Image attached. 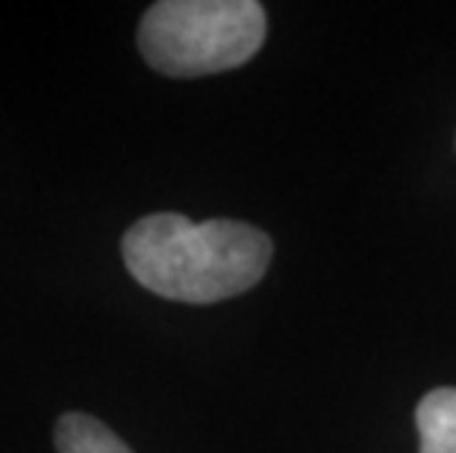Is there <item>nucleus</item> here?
<instances>
[{
  "instance_id": "obj_1",
  "label": "nucleus",
  "mask_w": 456,
  "mask_h": 453,
  "mask_svg": "<svg viewBox=\"0 0 456 453\" xmlns=\"http://www.w3.org/2000/svg\"><path fill=\"white\" fill-rule=\"evenodd\" d=\"M121 256L139 286L165 301L218 303L254 288L271 263V239L241 221H189L177 212L139 218Z\"/></svg>"
},
{
  "instance_id": "obj_2",
  "label": "nucleus",
  "mask_w": 456,
  "mask_h": 453,
  "mask_svg": "<svg viewBox=\"0 0 456 453\" xmlns=\"http://www.w3.org/2000/svg\"><path fill=\"white\" fill-rule=\"evenodd\" d=\"M265 42L256 0H162L139 24V51L153 71L207 77L245 65Z\"/></svg>"
},
{
  "instance_id": "obj_3",
  "label": "nucleus",
  "mask_w": 456,
  "mask_h": 453,
  "mask_svg": "<svg viewBox=\"0 0 456 453\" xmlns=\"http://www.w3.org/2000/svg\"><path fill=\"white\" fill-rule=\"evenodd\" d=\"M421 453H456V389H433L415 409Z\"/></svg>"
},
{
  "instance_id": "obj_4",
  "label": "nucleus",
  "mask_w": 456,
  "mask_h": 453,
  "mask_svg": "<svg viewBox=\"0 0 456 453\" xmlns=\"http://www.w3.org/2000/svg\"><path fill=\"white\" fill-rule=\"evenodd\" d=\"M53 445L60 453H133L121 436L86 412H65L56 421Z\"/></svg>"
}]
</instances>
